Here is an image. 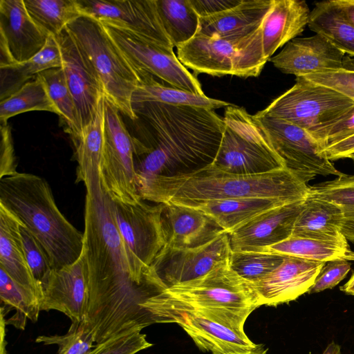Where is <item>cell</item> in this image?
Here are the masks:
<instances>
[{
	"instance_id": "29",
	"label": "cell",
	"mask_w": 354,
	"mask_h": 354,
	"mask_svg": "<svg viewBox=\"0 0 354 354\" xmlns=\"http://www.w3.org/2000/svg\"><path fill=\"white\" fill-rule=\"evenodd\" d=\"M104 97L103 95L101 97L91 122L84 127L79 136L73 140L77 162L76 180L77 182H82L85 187L100 183V166L104 145Z\"/></svg>"
},
{
	"instance_id": "41",
	"label": "cell",
	"mask_w": 354,
	"mask_h": 354,
	"mask_svg": "<svg viewBox=\"0 0 354 354\" xmlns=\"http://www.w3.org/2000/svg\"><path fill=\"white\" fill-rule=\"evenodd\" d=\"M35 341L44 345L57 344L58 354H88L95 346L93 334L82 322H72L65 335H40Z\"/></svg>"
},
{
	"instance_id": "38",
	"label": "cell",
	"mask_w": 354,
	"mask_h": 354,
	"mask_svg": "<svg viewBox=\"0 0 354 354\" xmlns=\"http://www.w3.org/2000/svg\"><path fill=\"white\" fill-rule=\"evenodd\" d=\"M309 194L332 201L342 207L344 216L342 233L347 241L354 243V174H342L310 186Z\"/></svg>"
},
{
	"instance_id": "55",
	"label": "cell",
	"mask_w": 354,
	"mask_h": 354,
	"mask_svg": "<svg viewBox=\"0 0 354 354\" xmlns=\"http://www.w3.org/2000/svg\"><path fill=\"white\" fill-rule=\"evenodd\" d=\"M346 96L349 97L350 98H351L352 100H354V93H350V94L347 95Z\"/></svg>"
},
{
	"instance_id": "23",
	"label": "cell",
	"mask_w": 354,
	"mask_h": 354,
	"mask_svg": "<svg viewBox=\"0 0 354 354\" xmlns=\"http://www.w3.org/2000/svg\"><path fill=\"white\" fill-rule=\"evenodd\" d=\"M165 205L163 217L167 242L162 250L198 247L224 232L199 209L178 204Z\"/></svg>"
},
{
	"instance_id": "8",
	"label": "cell",
	"mask_w": 354,
	"mask_h": 354,
	"mask_svg": "<svg viewBox=\"0 0 354 354\" xmlns=\"http://www.w3.org/2000/svg\"><path fill=\"white\" fill-rule=\"evenodd\" d=\"M177 48V57L194 74L212 76L257 77L268 60L263 49L261 26L238 38L196 35Z\"/></svg>"
},
{
	"instance_id": "54",
	"label": "cell",
	"mask_w": 354,
	"mask_h": 354,
	"mask_svg": "<svg viewBox=\"0 0 354 354\" xmlns=\"http://www.w3.org/2000/svg\"><path fill=\"white\" fill-rule=\"evenodd\" d=\"M246 354H267V353H266V350L264 349V348L261 345H259L257 348H255L254 350H253Z\"/></svg>"
},
{
	"instance_id": "39",
	"label": "cell",
	"mask_w": 354,
	"mask_h": 354,
	"mask_svg": "<svg viewBox=\"0 0 354 354\" xmlns=\"http://www.w3.org/2000/svg\"><path fill=\"white\" fill-rule=\"evenodd\" d=\"M44 81L49 96L59 111V116L72 140L82 131L73 95L62 68L46 70L38 74Z\"/></svg>"
},
{
	"instance_id": "53",
	"label": "cell",
	"mask_w": 354,
	"mask_h": 354,
	"mask_svg": "<svg viewBox=\"0 0 354 354\" xmlns=\"http://www.w3.org/2000/svg\"><path fill=\"white\" fill-rule=\"evenodd\" d=\"M322 354H342L340 346L332 342L327 346Z\"/></svg>"
},
{
	"instance_id": "15",
	"label": "cell",
	"mask_w": 354,
	"mask_h": 354,
	"mask_svg": "<svg viewBox=\"0 0 354 354\" xmlns=\"http://www.w3.org/2000/svg\"><path fill=\"white\" fill-rule=\"evenodd\" d=\"M84 15L115 26L153 44L174 48L160 19L156 0H77Z\"/></svg>"
},
{
	"instance_id": "56",
	"label": "cell",
	"mask_w": 354,
	"mask_h": 354,
	"mask_svg": "<svg viewBox=\"0 0 354 354\" xmlns=\"http://www.w3.org/2000/svg\"><path fill=\"white\" fill-rule=\"evenodd\" d=\"M350 159L352 160L353 162V165H354V153L352 154L351 156H350Z\"/></svg>"
},
{
	"instance_id": "1",
	"label": "cell",
	"mask_w": 354,
	"mask_h": 354,
	"mask_svg": "<svg viewBox=\"0 0 354 354\" xmlns=\"http://www.w3.org/2000/svg\"><path fill=\"white\" fill-rule=\"evenodd\" d=\"M86 190L83 249L88 299L82 323L93 334L97 346L152 324L146 305L161 291L131 277L112 201L101 184L87 186Z\"/></svg>"
},
{
	"instance_id": "50",
	"label": "cell",
	"mask_w": 354,
	"mask_h": 354,
	"mask_svg": "<svg viewBox=\"0 0 354 354\" xmlns=\"http://www.w3.org/2000/svg\"><path fill=\"white\" fill-rule=\"evenodd\" d=\"M336 1L354 24V0H336Z\"/></svg>"
},
{
	"instance_id": "43",
	"label": "cell",
	"mask_w": 354,
	"mask_h": 354,
	"mask_svg": "<svg viewBox=\"0 0 354 354\" xmlns=\"http://www.w3.org/2000/svg\"><path fill=\"white\" fill-rule=\"evenodd\" d=\"M20 233L27 262L35 279L41 285L53 270L50 259L41 244L23 224Z\"/></svg>"
},
{
	"instance_id": "22",
	"label": "cell",
	"mask_w": 354,
	"mask_h": 354,
	"mask_svg": "<svg viewBox=\"0 0 354 354\" xmlns=\"http://www.w3.org/2000/svg\"><path fill=\"white\" fill-rule=\"evenodd\" d=\"M345 55L326 37L315 33L292 39L269 61L283 73L297 77L324 70L342 68Z\"/></svg>"
},
{
	"instance_id": "14",
	"label": "cell",
	"mask_w": 354,
	"mask_h": 354,
	"mask_svg": "<svg viewBox=\"0 0 354 354\" xmlns=\"http://www.w3.org/2000/svg\"><path fill=\"white\" fill-rule=\"evenodd\" d=\"M232 249L223 232L208 243L193 248L162 250L147 276L162 290L200 278L229 263Z\"/></svg>"
},
{
	"instance_id": "49",
	"label": "cell",
	"mask_w": 354,
	"mask_h": 354,
	"mask_svg": "<svg viewBox=\"0 0 354 354\" xmlns=\"http://www.w3.org/2000/svg\"><path fill=\"white\" fill-rule=\"evenodd\" d=\"M323 151L332 162L339 159L349 158L354 153V136L326 147Z\"/></svg>"
},
{
	"instance_id": "7",
	"label": "cell",
	"mask_w": 354,
	"mask_h": 354,
	"mask_svg": "<svg viewBox=\"0 0 354 354\" xmlns=\"http://www.w3.org/2000/svg\"><path fill=\"white\" fill-rule=\"evenodd\" d=\"M221 140L212 167L227 173L252 175L286 167L273 150L254 115L234 104L225 108Z\"/></svg>"
},
{
	"instance_id": "12",
	"label": "cell",
	"mask_w": 354,
	"mask_h": 354,
	"mask_svg": "<svg viewBox=\"0 0 354 354\" xmlns=\"http://www.w3.org/2000/svg\"><path fill=\"white\" fill-rule=\"evenodd\" d=\"M254 116L285 167L306 183L317 176L343 174L324 154L320 144L302 128L259 112Z\"/></svg>"
},
{
	"instance_id": "17",
	"label": "cell",
	"mask_w": 354,
	"mask_h": 354,
	"mask_svg": "<svg viewBox=\"0 0 354 354\" xmlns=\"http://www.w3.org/2000/svg\"><path fill=\"white\" fill-rule=\"evenodd\" d=\"M153 319L154 323L178 324L199 348L212 354H246L259 346L245 333L191 312L163 309L156 312Z\"/></svg>"
},
{
	"instance_id": "10",
	"label": "cell",
	"mask_w": 354,
	"mask_h": 354,
	"mask_svg": "<svg viewBox=\"0 0 354 354\" xmlns=\"http://www.w3.org/2000/svg\"><path fill=\"white\" fill-rule=\"evenodd\" d=\"M144 201L128 204L112 201L113 214L131 277L138 283L156 286L146 274L166 245L165 205H151Z\"/></svg>"
},
{
	"instance_id": "4",
	"label": "cell",
	"mask_w": 354,
	"mask_h": 354,
	"mask_svg": "<svg viewBox=\"0 0 354 354\" xmlns=\"http://www.w3.org/2000/svg\"><path fill=\"white\" fill-rule=\"evenodd\" d=\"M0 203L41 244L53 269L71 264L82 254L84 234L59 211L50 187L43 178L17 172L1 178Z\"/></svg>"
},
{
	"instance_id": "21",
	"label": "cell",
	"mask_w": 354,
	"mask_h": 354,
	"mask_svg": "<svg viewBox=\"0 0 354 354\" xmlns=\"http://www.w3.org/2000/svg\"><path fill=\"white\" fill-rule=\"evenodd\" d=\"M304 201V199L270 209L228 234L232 251L266 248L291 236Z\"/></svg>"
},
{
	"instance_id": "34",
	"label": "cell",
	"mask_w": 354,
	"mask_h": 354,
	"mask_svg": "<svg viewBox=\"0 0 354 354\" xmlns=\"http://www.w3.org/2000/svg\"><path fill=\"white\" fill-rule=\"evenodd\" d=\"M37 25L47 35H57L84 15L77 0H24Z\"/></svg>"
},
{
	"instance_id": "42",
	"label": "cell",
	"mask_w": 354,
	"mask_h": 354,
	"mask_svg": "<svg viewBox=\"0 0 354 354\" xmlns=\"http://www.w3.org/2000/svg\"><path fill=\"white\" fill-rule=\"evenodd\" d=\"M300 77L313 84L333 88L347 95L354 93V58L346 55L342 68L324 70Z\"/></svg>"
},
{
	"instance_id": "37",
	"label": "cell",
	"mask_w": 354,
	"mask_h": 354,
	"mask_svg": "<svg viewBox=\"0 0 354 354\" xmlns=\"http://www.w3.org/2000/svg\"><path fill=\"white\" fill-rule=\"evenodd\" d=\"M0 297L5 306L16 310L12 317L6 320V324H12L24 329L26 319L35 322L39 316L40 299L30 289L12 279L0 268Z\"/></svg>"
},
{
	"instance_id": "28",
	"label": "cell",
	"mask_w": 354,
	"mask_h": 354,
	"mask_svg": "<svg viewBox=\"0 0 354 354\" xmlns=\"http://www.w3.org/2000/svg\"><path fill=\"white\" fill-rule=\"evenodd\" d=\"M286 203H288L277 198H239L178 205L199 209L214 221L225 232L230 234L257 215Z\"/></svg>"
},
{
	"instance_id": "40",
	"label": "cell",
	"mask_w": 354,
	"mask_h": 354,
	"mask_svg": "<svg viewBox=\"0 0 354 354\" xmlns=\"http://www.w3.org/2000/svg\"><path fill=\"white\" fill-rule=\"evenodd\" d=\"M285 257L253 250L232 251L229 266L243 279L254 283L274 270Z\"/></svg>"
},
{
	"instance_id": "6",
	"label": "cell",
	"mask_w": 354,
	"mask_h": 354,
	"mask_svg": "<svg viewBox=\"0 0 354 354\" xmlns=\"http://www.w3.org/2000/svg\"><path fill=\"white\" fill-rule=\"evenodd\" d=\"M66 30L101 84L106 98L131 120H136L131 100L141 79L102 24L82 15Z\"/></svg>"
},
{
	"instance_id": "5",
	"label": "cell",
	"mask_w": 354,
	"mask_h": 354,
	"mask_svg": "<svg viewBox=\"0 0 354 354\" xmlns=\"http://www.w3.org/2000/svg\"><path fill=\"white\" fill-rule=\"evenodd\" d=\"M258 307L252 284L228 263L200 278L167 288L149 299L146 310L153 323L156 312L174 309L196 313L245 333L247 318Z\"/></svg>"
},
{
	"instance_id": "44",
	"label": "cell",
	"mask_w": 354,
	"mask_h": 354,
	"mask_svg": "<svg viewBox=\"0 0 354 354\" xmlns=\"http://www.w3.org/2000/svg\"><path fill=\"white\" fill-rule=\"evenodd\" d=\"M152 345L146 335L137 331L108 339L95 346L88 354H136Z\"/></svg>"
},
{
	"instance_id": "35",
	"label": "cell",
	"mask_w": 354,
	"mask_h": 354,
	"mask_svg": "<svg viewBox=\"0 0 354 354\" xmlns=\"http://www.w3.org/2000/svg\"><path fill=\"white\" fill-rule=\"evenodd\" d=\"M158 12L174 46L193 38L198 30L199 17L189 0H156Z\"/></svg>"
},
{
	"instance_id": "9",
	"label": "cell",
	"mask_w": 354,
	"mask_h": 354,
	"mask_svg": "<svg viewBox=\"0 0 354 354\" xmlns=\"http://www.w3.org/2000/svg\"><path fill=\"white\" fill-rule=\"evenodd\" d=\"M353 106L354 100L346 95L297 77L290 88L259 113L302 128L324 149L330 129Z\"/></svg>"
},
{
	"instance_id": "36",
	"label": "cell",
	"mask_w": 354,
	"mask_h": 354,
	"mask_svg": "<svg viewBox=\"0 0 354 354\" xmlns=\"http://www.w3.org/2000/svg\"><path fill=\"white\" fill-rule=\"evenodd\" d=\"M31 111H48L59 115L44 81L38 75L12 95L0 101V123H7L9 118Z\"/></svg>"
},
{
	"instance_id": "13",
	"label": "cell",
	"mask_w": 354,
	"mask_h": 354,
	"mask_svg": "<svg viewBox=\"0 0 354 354\" xmlns=\"http://www.w3.org/2000/svg\"><path fill=\"white\" fill-rule=\"evenodd\" d=\"M102 25L138 75L140 72L148 73L169 86L205 95L196 75L180 62L173 48L153 44L125 29Z\"/></svg>"
},
{
	"instance_id": "16",
	"label": "cell",
	"mask_w": 354,
	"mask_h": 354,
	"mask_svg": "<svg viewBox=\"0 0 354 354\" xmlns=\"http://www.w3.org/2000/svg\"><path fill=\"white\" fill-rule=\"evenodd\" d=\"M48 36L31 18L24 0H0V66L32 58Z\"/></svg>"
},
{
	"instance_id": "52",
	"label": "cell",
	"mask_w": 354,
	"mask_h": 354,
	"mask_svg": "<svg viewBox=\"0 0 354 354\" xmlns=\"http://www.w3.org/2000/svg\"><path fill=\"white\" fill-rule=\"evenodd\" d=\"M340 290L347 295L354 296V273L350 279L344 286L340 287Z\"/></svg>"
},
{
	"instance_id": "32",
	"label": "cell",
	"mask_w": 354,
	"mask_h": 354,
	"mask_svg": "<svg viewBox=\"0 0 354 354\" xmlns=\"http://www.w3.org/2000/svg\"><path fill=\"white\" fill-rule=\"evenodd\" d=\"M252 250L324 263L339 259L354 261V251L346 239L326 241L291 236L271 246Z\"/></svg>"
},
{
	"instance_id": "33",
	"label": "cell",
	"mask_w": 354,
	"mask_h": 354,
	"mask_svg": "<svg viewBox=\"0 0 354 354\" xmlns=\"http://www.w3.org/2000/svg\"><path fill=\"white\" fill-rule=\"evenodd\" d=\"M141 82L132 95L131 104L158 102L174 105L191 106L214 110L232 105L229 102L194 94L158 82L151 74L141 72Z\"/></svg>"
},
{
	"instance_id": "25",
	"label": "cell",
	"mask_w": 354,
	"mask_h": 354,
	"mask_svg": "<svg viewBox=\"0 0 354 354\" xmlns=\"http://www.w3.org/2000/svg\"><path fill=\"white\" fill-rule=\"evenodd\" d=\"M272 3V0H242L221 12L199 17L196 34L221 38L248 36L261 26Z\"/></svg>"
},
{
	"instance_id": "27",
	"label": "cell",
	"mask_w": 354,
	"mask_h": 354,
	"mask_svg": "<svg viewBox=\"0 0 354 354\" xmlns=\"http://www.w3.org/2000/svg\"><path fill=\"white\" fill-rule=\"evenodd\" d=\"M344 216L336 203L308 194L291 236L326 241L346 239L342 233Z\"/></svg>"
},
{
	"instance_id": "3",
	"label": "cell",
	"mask_w": 354,
	"mask_h": 354,
	"mask_svg": "<svg viewBox=\"0 0 354 354\" xmlns=\"http://www.w3.org/2000/svg\"><path fill=\"white\" fill-rule=\"evenodd\" d=\"M138 191L142 200L157 204L239 198H277L291 203L305 199L310 186L286 167L239 175L222 171L209 164L189 172L155 176Z\"/></svg>"
},
{
	"instance_id": "30",
	"label": "cell",
	"mask_w": 354,
	"mask_h": 354,
	"mask_svg": "<svg viewBox=\"0 0 354 354\" xmlns=\"http://www.w3.org/2000/svg\"><path fill=\"white\" fill-rule=\"evenodd\" d=\"M62 54L55 36L50 35L44 48L28 60L0 66V101L46 70L61 68Z\"/></svg>"
},
{
	"instance_id": "2",
	"label": "cell",
	"mask_w": 354,
	"mask_h": 354,
	"mask_svg": "<svg viewBox=\"0 0 354 354\" xmlns=\"http://www.w3.org/2000/svg\"><path fill=\"white\" fill-rule=\"evenodd\" d=\"M132 109L137 189L155 176L192 171L212 162L224 127L214 110L158 102L133 103Z\"/></svg>"
},
{
	"instance_id": "51",
	"label": "cell",
	"mask_w": 354,
	"mask_h": 354,
	"mask_svg": "<svg viewBox=\"0 0 354 354\" xmlns=\"http://www.w3.org/2000/svg\"><path fill=\"white\" fill-rule=\"evenodd\" d=\"M6 324L3 313L1 310V354H6Z\"/></svg>"
},
{
	"instance_id": "20",
	"label": "cell",
	"mask_w": 354,
	"mask_h": 354,
	"mask_svg": "<svg viewBox=\"0 0 354 354\" xmlns=\"http://www.w3.org/2000/svg\"><path fill=\"white\" fill-rule=\"evenodd\" d=\"M62 54V68L73 95L81 129L94 118L104 95L99 80L66 28L55 35Z\"/></svg>"
},
{
	"instance_id": "26",
	"label": "cell",
	"mask_w": 354,
	"mask_h": 354,
	"mask_svg": "<svg viewBox=\"0 0 354 354\" xmlns=\"http://www.w3.org/2000/svg\"><path fill=\"white\" fill-rule=\"evenodd\" d=\"M21 222L0 203V268L12 279L32 290L40 299L42 289L27 262L20 233Z\"/></svg>"
},
{
	"instance_id": "48",
	"label": "cell",
	"mask_w": 354,
	"mask_h": 354,
	"mask_svg": "<svg viewBox=\"0 0 354 354\" xmlns=\"http://www.w3.org/2000/svg\"><path fill=\"white\" fill-rule=\"evenodd\" d=\"M242 0H189L199 17H207L233 8Z\"/></svg>"
},
{
	"instance_id": "24",
	"label": "cell",
	"mask_w": 354,
	"mask_h": 354,
	"mask_svg": "<svg viewBox=\"0 0 354 354\" xmlns=\"http://www.w3.org/2000/svg\"><path fill=\"white\" fill-rule=\"evenodd\" d=\"M310 12L303 0H272L261 26L268 61L279 48L301 34L308 25Z\"/></svg>"
},
{
	"instance_id": "47",
	"label": "cell",
	"mask_w": 354,
	"mask_h": 354,
	"mask_svg": "<svg viewBox=\"0 0 354 354\" xmlns=\"http://www.w3.org/2000/svg\"><path fill=\"white\" fill-rule=\"evenodd\" d=\"M353 136L354 106L330 129L325 140L324 149Z\"/></svg>"
},
{
	"instance_id": "31",
	"label": "cell",
	"mask_w": 354,
	"mask_h": 354,
	"mask_svg": "<svg viewBox=\"0 0 354 354\" xmlns=\"http://www.w3.org/2000/svg\"><path fill=\"white\" fill-rule=\"evenodd\" d=\"M308 26L345 54L354 57V24L336 0L316 2Z\"/></svg>"
},
{
	"instance_id": "11",
	"label": "cell",
	"mask_w": 354,
	"mask_h": 354,
	"mask_svg": "<svg viewBox=\"0 0 354 354\" xmlns=\"http://www.w3.org/2000/svg\"><path fill=\"white\" fill-rule=\"evenodd\" d=\"M120 113L104 97L100 180L102 189L112 201L133 204L142 199L136 185L132 138Z\"/></svg>"
},
{
	"instance_id": "18",
	"label": "cell",
	"mask_w": 354,
	"mask_h": 354,
	"mask_svg": "<svg viewBox=\"0 0 354 354\" xmlns=\"http://www.w3.org/2000/svg\"><path fill=\"white\" fill-rule=\"evenodd\" d=\"M41 286V310H56L72 322H82L88 299V270L84 249L74 263L53 269Z\"/></svg>"
},
{
	"instance_id": "19",
	"label": "cell",
	"mask_w": 354,
	"mask_h": 354,
	"mask_svg": "<svg viewBox=\"0 0 354 354\" xmlns=\"http://www.w3.org/2000/svg\"><path fill=\"white\" fill-rule=\"evenodd\" d=\"M326 263L286 256L271 273L251 283L258 306H276L308 292Z\"/></svg>"
},
{
	"instance_id": "45",
	"label": "cell",
	"mask_w": 354,
	"mask_h": 354,
	"mask_svg": "<svg viewBox=\"0 0 354 354\" xmlns=\"http://www.w3.org/2000/svg\"><path fill=\"white\" fill-rule=\"evenodd\" d=\"M351 266L350 261L344 259L326 262L308 293H317L334 288L346 277Z\"/></svg>"
},
{
	"instance_id": "46",
	"label": "cell",
	"mask_w": 354,
	"mask_h": 354,
	"mask_svg": "<svg viewBox=\"0 0 354 354\" xmlns=\"http://www.w3.org/2000/svg\"><path fill=\"white\" fill-rule=\"evenodd\" d=\"M0 179L15 174L17 161L10 127L7 123L1 124Z\"/></svg>"
}]
</instances>
